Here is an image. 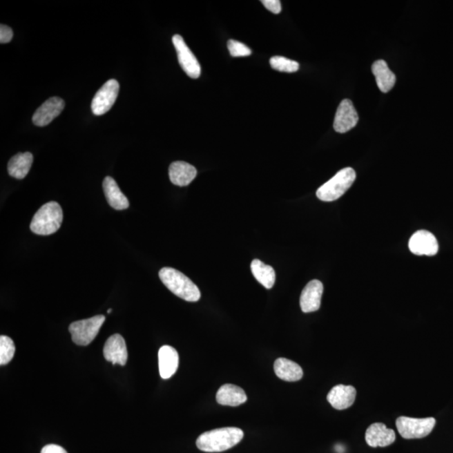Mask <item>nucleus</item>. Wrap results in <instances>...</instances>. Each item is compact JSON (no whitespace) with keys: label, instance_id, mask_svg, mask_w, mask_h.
<instances>
[{"label":"nucleus","instance_id":"6e6552de","mask_svg":"<svg viewBox=\"0 0 453 453\" xmlns=\"http://www.w3.org/2000/svg\"><path fill=\"white\" fill-rule=\"evenodd\" d=\"M173 42L177 50L179 64L187 76L197 79L201 75V66L194 54L179 35H175Z\"/></svg>","mask_w":453,"mask_h":453},{"label":"nucleus","instance_id":"393cba45","mask_svg":"<svg viewBox=\"0 0 453 453\" xmlns=\"http://www.w3.org/2000/svg\"><path fill=\"white\" fill-rule=\"evenodd\" d=\"M15 353L13 340L7 336L0 337V365H6L12 360Z\"/></svg>","mask_w":453,"mask_h":453},{"label":"nucleus","instance_id":"c85d7f7f","mask_svg":"<svg viewBox=\"0 0 453 453\" xmlns=\"http://www.w3.org/2000/svg\"><path fill=\"white\" fill-rule=\"evenodd\" d=\"M41 453H68L64 447L58 446V445L50 444L46 445V447L42 448Z\"/></svg>","mask_w":453,"mask_h":453},{"label":"nucleus","instance_id":"dca6fc26","mask_svg":"<svg viewBox=\"0 0 453 453\" xmlns=\"http://www.w3.org/2000/svg\"><path fill=\"white\" fill-rule=\"evenodd\" d=\"M159 370L161 377L168 380L177 372L179 366V354L174 347L165 345L159 350Z\"/></svg>","mask_w":453,"mask_h":453},{"label":"nucleus","instance_id":"6ab92c4d","mask_svg":"<svg viewBox=\"0 0 453 453\" xmlns=\"http://www.w3.org/2000/svg\"><path fill=\"white\" fill-rule=\"evenodd\" d=\"M274 370L276 376L284 381L296 382L302 380L303 377L302 367L290 359L285 358L276 359Z\"/></svg>","mask_w":453,"mask_h":453},{"label":"nucleus","instance_id":"5701e85b","mask_svg":"<svg viewBox=\"0 0 453 453\" xmlns=\"http://www.w3.org/2000/svg\"><path fill=\"white\" fill-rule=\"evenodd\" d=\"M253 276L267 289H271L276 282V272L274 269L265 264L260 260H253L251 263Z\"/></svg>","mask_w":453,"mask_h":453},{"label":"nucleus","instance_id":"412c9836","mask_svg":"<svg viewBox=\"0 0 453 453\" xmlns=\"http://www.w3.org/2000/svg\"><path fill=\"white\" fill-rule=\"evenodd\" d=\"M372 72L376 77L378 88L382 93H388L396 84V77L390 71L387 64L384 60H378L372 66Z\"/></svg>","mask_w":453,"mask_h":453},{"label":"nucleus","instance_id":"7ed1b4c3","mask_svg":"<svg viewBox=\"0 0 453 453\" xmlns=\"http://www.w3.org/2000/svg\"><path fill=\"white\" fill-rule=\"evenodd\" d=\"M64 213L56 202H50L39 209L30 226L31 231L38 235H50L60 229Z\"/></svg>","mask_w":453,"mask_h":453},{"label":"nucleus","instance_id":"ddd939ff","mask_svg":"<svg viewBox=\"0 0 453 453\" xmlns=\"http://www.w3.org/2000/svg\"><path fill=\"white\" fill-rule=\"evenodd\" d=\"M104 356L113 365L124 366L128 359V351L126 341L122 336L115 334L109 338L104 347Z\"/></svg>","mask_w":453,"mask_h":453},{"label":"nucleus","instance_id":"f257e3e1","mask_svg":"<svg viewBox=\"0 0 453 453\" xmlns=\"http://www.w3.org/2000/svg\"><path fill=\"white\" fill-rule=\"evenodd\" d=\"M244 438V432L237 427H224L202 433L197 439L199 450L221 452L235 447Z\"/></svg>","mask_w":453,"mask_h":453},{"label":"nucleus","instance_id":"9b49d317","mask_svg":"<svg viewBox=\"0 0 453 453\" xmlns=\"http://www.w3.org/2000/svg\"><path fill=\"white\" fill-rule=\"evenodd\" d=\"M65 102L61 97H52L46 100L34 113L32 121L35 126L44 127L48 126L53 119L64 110Z\"/></svg>","mask_w":453,"mask_h":453},{"label":"nucleus","instance_id":"aec40b11","mask_svg":"<svg viewBox=\"0 0 453 453\" xmlns=\"http://www.w3.org/2000/svg\"><path fill=\"white\" fill-rule=\"evenodd\" d=\"M105 197L107 198L108 204L113 209L116 210H124L128 208L130 202L128 199L124 196L122 191H121L118 184L115 181V179L107 177L104 179L103 183Z\"/></svg>","mask_w":453,"mask_h":453},{"label":"nucleus","instance_id":"f03ea898","mask_svg":"<svg viewBox=\"0 0 453 453\" xmlns=\"http://www.w3.org/2000/svg\"><path fill=\"white\" fill-rule=\"evenodd\" d=\"M162 283L178 298L189 302H198L201 292L189 277L173 268L165 267L159 272Z\"/></svg>","mask_w":453,"mask_h":453},{"label":"nucleus","instance_id":"bb28decb","mask_svg":"<svg viewBox=\"0 0 453 453\" xmlns=\"http://www.w3.org/2000/svg\"><path fill=\"white\" fill-rule=\"evenodd\" d=\"M13 38V30L10 28L9 26L6 25H1L0 26V42L2 44H6V43H9L12 40Z\"/></svg>","mask_w":453,"mask_h":453},{"label":"nucleus","instance_id":"423d86ee","mask_svg":"<svg viewBox=\"0 0 453 453\" xmlns=\"http://www.w3.org/2000/svg\"><path fill=\"white\" fill-rule=\"evenodd\" d=\"M105 322L104 315L74 322L69 327L73 341L79 346H87L95 339L102 326Z\"/></svg>","mask_w":453,"mask_h":453},{"label":"nucleus","instance_id":"0eeeda50","mask_svg":"<svg viewBox=\"0 0 453 453\" xmlns=\"http://www.w3.org/2000/svg\"><path fill=\"white\" fill-rule=\"evenodd\" d=\"M119 91V84L115 79L108 80L96 93L92 101V111L95 115L100 116L110 110L115 104Z\"/></svg>","mask_w":453,"mask_h":453},{"label":"nucleus","instance_id":"2eb2a0df","mask_svg":"<svg viewBox=\"0 0 453 453\" xmlns=\"http://www.w3.org/2000/svg\"><path fill=\"white\" fill-rule=\"evenodd\" d=\"M356 394L354 386L338 385L327 394V399L334 409L343 411L354 405Z\"/></svg>","mask_w":453,"mask_h":453},{"label":"nucleus","instance_id":"c756f323","mask_svg":"<svg viewBox=\"0 0 453 453\" xmlns=\"http://www.w3.org/2000/svg\"><path fill=\"white\" fill-rule=\"evenodd\" d=\"M112 311H113L112 309H108V314H111Z\"/></svg>","mask_w":453,"mask_h":453},{"label":"nucleus","instance_id":"20e7f679","mask_svg":"<svg viewBox=\"0 0 453 453\" xmlns=\"http://www.w3.org/2000/svg\"><path fill=\"white\" fill-rule=\"evenodd\" d=\"M355 179H356V173L353 168H345L320 187L316 191V196L323 202L338 200L350 189Z\"/></svg>","mask_w":453,"mask_h":453},{"label":"nucleus","instance_id":"cd10ccee","mask_svg":"<svg viewBox=\"0 0 453 453\" xmlns=\"http://www.w3.org/2000/svg\"><path fill=\"white\" fill-rule=\"evenodd\" d=\"M261 3L273 14L277 15L281 12V3L279 0H262Z\"/></svg>","mask_w":453,"mask_h":453},{"label":"nucleus","instance_id":"b1692460","mask_svg":"<svg viewBox=\"0 0 453 453\" xmlns=\"http://www.w3.org/2000/svg\"><path fill=\"white\" fill-rule=\"evenodd\" d=\"M269 64L276 71L288 73L298 72L300 68L298 61L288 59V58L284 57H271V60H269Z\"/></svg>","mask_w":453,"mask_h":453},{"label":"nucleus","instance_id":"1a4fd4ad","mask_svg":"<svg viewBox=\"0 0 453 453\" xmlns=\"http://www.w3.org/2000/svg\"><path fill=\"white\" fill-rule=\"evenodd\" d=\"M409 248L416 256H434L438 252L439 245L432 233L420 230L414 233L409 240Z\"/></svg>","mask_w":453,"mask_h":453},{"label":"nucleus","instance_id":"a211bd4d","mask_svg":"<svg viewBox=\"0 0 453 453\" xmlns=\"http://www.w3.org/2000/svg\"><path fill=\"white\" fill-rule=\"evenodd\" d=\"M216 400L218 404L226 406H239L248 400L244 390L232 384L222 385L218 390Z\"/></svg>","mask_w":453,"mask_h":453},{"label":"nucleus","instance_id":"4468645a","mask_svg":"<svg viewBox=\"0 0 453 453\" xmlns=\"http://www.w3.org/2000/svg\"><path fill=\"white\" fill-rule=\"evenodd\" d=\"M365 440L371 447H385L396 441V436L394 430L386 427L384 423H374L367 429Z\"/></svg>","mask_w":453,"mask_h":453},{"label":"nucleus","instance_id":"f8f14e48","mask_svg":"<svg viewBox=\"0 0 453 453\" xmlns=\"http://www.w3.org/2000/svg\"><path fill=\"white\" fill-rule=\"evenodd\" d=\"M323 285L318 280L310 281L300 295V305L305 314L318 311L321 307Z\"/></svg>","mask_w":453,"mask_h":453},{"label":"nucleus","instance_id":"f3484780","mask_svg":"<svg viewBox=\"0 0 453 453\" xmlns=\"http://www.w3.org/2000/svg\"><path fill=\"white\" fill-rule=\"evenodd\" d=\"M196 168L184 162H175L171 164L169 177L171 182L175 186H189L197 177Z\"/></svg>","mask_w":453,"mask_h":453},{"label":"nucleus","instance_id":"4be33fe9","mask_svg":"<svg viewBox=\"0 0 453 453\" xmlns=\"http://www.w3.org/2000/svg\"><path fill=\"white\" fill-rule=\"evenodd\" d=\"M33 163V155L30 152L13 156L8 164V173L17 179H24L28 175Z\"/></svg>","mask_w":453,"mask_h":453},{"label":"nucleus","instance_id":"9d476101","mask_svg":"<svg viewBox=\"0 0 453 453\" xmlns=\"http://www.w3.org/2000/svg\"><path fill=\"white\" fill-rule=\"evenodd\" d=\"M358 115L352 101L345 99L341 102L336 113L334 128L336 132L346 133L357 126Z\"/></svg>","mask_w":453,"mask_h":453},{"label":"nucleus","instance_id":"39448f33","mask_svg":"<svg viewBox=\"0 0 453 453\" xmlns=\"http://www.w3.org/2000/svg\"><path fill=\"white\" fill-rule=\"evenodd\" d=\"M435 418H412L401 416L397 418L396 427L400 435L405 439H421L427 436L434 429Z\"/></svg>","mask_w":453,"mask_h":453},{"label":"nucleus","instance_id":"a878e982","mask_svg":"<svg viewBox=\"0 0 453 453\" xmlns=\"http://www.w3.org/2000/svg\"><path fill=\"white\" fill-rule=\"evenodd\" d=\"M228 48L230 55L233 57H248L252 53V50L247 46L234 40L228 41Z\"/></svg>","mask_w":453,"mask_h":453}]
</instances>
